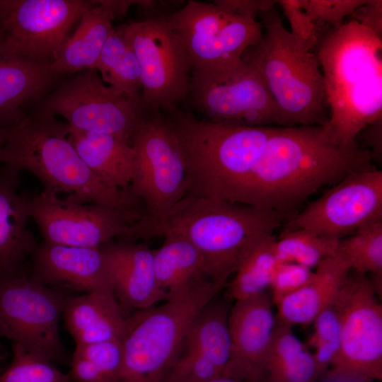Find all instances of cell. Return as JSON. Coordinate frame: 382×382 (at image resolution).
I'll use <instances>...</instances> for the list:
<instances>
[{
  "instance_id": "6da1fadb",
  "label": "cell",
  "mask_w": 382,
  "mask_h": 382,
  "mask_svg": "<svg viewBox=\"0 0 382 382\" xmlns=\"http://www.w3.org/2000/svg\"><path fill=\"white\" fill-rule=\"evenodd\" d=\"M372 160L368 150L346 148L330 141L323 126L274 127L234 202L291 219L312 195L352 173L373 167Z\"/></svg>"
},
{
  "instance_id": "7a4b0ae2",
  "label": "cell",
  "mask_w": 382,
  "mask_h": 382,
  "mask_svg": "<svg viewBox=\"0 0 382 382\" xmlns=\"http://www.w3.org/2000/svg\"><path fill=\"white\" fill-rule=\"evenodd\" d=\"M289 219L270 209L185 195L160 219L134 223L133 239L185 238L202 255L207 278L224 287L250 251Z\"/></svg>"
},
{
  "instance_id": "3957f363",
  "label": "cell",
  "mask_w": 382,
  "mask_h": 382,
  "mask_svg": "<svg viewBox=\"0 0 382 382\" xmlns=\"http://www.w3.org/2000/svg\"><path fill=\"white\" fill-rule=\"evenodd\" d=\"M318 45L329 110L323 132L343 147H358L361 132L382 119L381 36L351 20Z\"/></svg>"
},
{
  "instance_id": "277c9868",
  "label": "cell",
  "mask_w": 382,
  "mask_h": 382,
  "mask_svg": "<svg viewBox=\"0 0 382 382\" xmlns=\"http://www.w3.org/2000/svg\"><path fill=\"white\" fill-rule=\"evenodd\" d=\"M0 162L41 182L44 191L80 204H96L118 211L132 224L142 216L141 202L129 191L105 183L82 160L69 137V125L38 110L9 127L0 149Z\"/></svg>"
},
{
  "instance_id": "5b68a950",
  "label": "cell",
  "mask_w": 382,
  "mask_h": 382,
  "mask_svg": "<svg viewBox=\"0 0 382 382\" xmlns=\"http://www.w3.org/2000/svg\"><path fill=\"white\" fill-rule=\"evenodd\" d=\"M170 114L185 167L186 195L234 202L274 127L216 122L176 108Z\"/></svg>"
},
{
  "instance_id": "8992f818",
  "label": "cell",
  "mask_w": 382,
  "mask_h": 382,
  "mask_svg": "<svg viewBox=\"0 0 382 382\" xmlns=\"http://www.w3.org/2000/svg\"><path fill=\"white\" fill-rule=\"evenodd\" d=\"M259 15L262 37L242 59L261 75L279 110V127L324 126L329 114L316 54L284 26L274 7Z\"/></svg>"
},
{
  "instance_id": "52a82bcc",
  "label": "cell",
  "mask_w": 382,
  "mask_h": 382,
  "mask_svg": "<svg viewBox=\"0 0 382 382\" xmlns=\"http://www.w3.org/2000/svg\"><path fill=\"white\" fill-rule=\"evenodd\" d=\"M222 288L203 278L129 317L120 382H161L193 320Z\"/></svg>"
},
{
  "instance_id": "ba28073f",
  "label": "cell",
  "mask_w": 382,
  "mask_h": 382,
  "mask_svg": "<svg viewBox=\"0 0 382 382\" xmlns=\"http://www.w3.org/2000/svg\"><path fill=\"white\" fill-rule=\"evenodd\" d=\"M206 120L249 127H279V110L261 75L242 58L192 68L188 93Z\"/></svg>"
},
{
  "instance_id": "9c48e42d",
  "label": "cell",
  "mask_w": 382,
  "mask_h": 382,
  "mask_svg": "<svg viewBox=\"0 0 382 382\" xmlns=\"http://www.w3.org/2000/svg\"><path fill=\"white\" fill-rule=\"evenodd\" d=\"M68 291L0 269V337L52 362L70 361L59 334Z\"/></svg>"
},
{
  "instance_id": "30bf717a",
  "label": "cell",
  "mask_w": 382,
  "mask_h": 382,
  "mask_svg": "<svg viewBox=\"0 0 382 382\" xmlns=\"http://www.w3.org/2000/svg\"><path fill=\"white\" fill-rule=\"evenodd\" d=\"M334 304L341 318L337 357L321 382L382 378V306L366 274L349 271Z\"/></svg>"
},
{
  "instance_id": "8fae6325",
  "label": "cell",
  "mask_w": 382,
  "mask_h": 382,
  "mask_svg": "<svg viewBox=\"0 0 382 382\" xmlns=\"http://www.w3.org/2000/svg\"><path fill=\"white\" fill-rule=\"evenodd\" d=\"M137 127L131 144L135 170L129 192L144 205L141 222L162 218L186 195L183 155L171 125L150 111Z\"/></svg>"
},
{
  "instance_id": "7c38bea8",
  "label": "cell",
  "mask_w": 382,
  "mask_h": 382,
  "mask_svg": "<svg viewBox=\"0 0 382 382\" xmlns=\"http://www.w3.org/2000/svg\"><path fill=\"white\" fill-rule=\"evenodd\" d=\"M37 109L62 116L73 129L129 144L146 110L142 100L106 86L96 69L82 71L62 83L39 102Z\"/></svg>"
},
{
  "instance_id": "4fadbf2b",
  "label": "cell",
  "mask_w": 382,
  "mask_h": 382,
  "mask_svg": "<svg viewBox=\"0 0 382 382\" xmlns=\"http://www.w3.org/2000/svg\"><path fill=\"white\" fill-rule=\"evenodd\" d=\"M121 27L140 64L144 107L172 112L187 96L193 68L181 40L167 18L129 21Z\"/></svg>"
},
{
  "instance_id": "5bb4252c",
  "label": "cell",
  "mask_w": 382,
  "mask_h": 382,
  "mask_svg": "<svg viewBox=\"0 0 382 382\" xmlns=\"http://www.w3.org/2000/svg\"><path fill=\"white\" fill-rule=\"evenodd\" d=\"M93 6L83 0H0V46L51 64L73 25Z\"/></svg>"
},
{
  "instance_id": "9a60e30c",
  "label": "cell",
  "mask_w": 382,
  "mask_h": 382,
  "mask_svg": "<svg viewBox=\"0 0 382 382\" xmlns=\"http://www.w3.org/2000/svg\"><path fill=\"white\" fill-rule=\"evenodd\" d=\"M167 19L193 67L238 60L262 35L260 22L232 14L214 3L188 1Z\"/></svg>"
},
{
  "instance_id": "2e32d148",
  "label": "cell",
  "mask_w": 382,
  "mask_h": 382,
  "mask_svg": "<svg viewBox=\"0 0 382 382\" xmlns=\"http://www.w3.org/2000/svg\"><path fill=\"white\" fill-rule=\"evenodd\" d=\"M382 221V171L374 166L347 175L296 213L284 231L304 228L340 239Z\"/></svg>"
},
{
  "instance_id": "e0dca14e",
  "label": "cell",
  "mask_w": 382,
  "mask_h": 382,
  "mask_svg": "<svg viewBox=\"0 0 382 382\" xmlns=\"http://www.w3.org/2000/svg\"><path fill=\"white\" fill-rule=\"evenodd\" d=\"M31 218L44 242L74 247L99 248L117 237L132 239L133 224L113 209L80 204L42 191L33 196Z\"/></svg>"
},
{
  "instance_id": "ac0fdd59",
  "label": "cell",
  "mask_w": 382,
  "mask_h": 382,
  "mask_svg": "<svg viewBox=\"0 0 382 382\" xmlns=\"http://www.w3.org/2000/svg\"><path fill=\"white\" fill-rule=\"evenodd\" d=\"M228 311L216 296L204 306L161 382H206L224 376L231 357Z\"/></svg>"
},
{
  "instance_id": "d6986e66",
  "label": "cell",
  "mask_w": 382,
  "mask_h": 382,
  "mask_svg": "<svg viewBox=\"0 0 382 382\" xmlns=\"http://www.w3.org/2000/svg\"><path fill=\"white\" fill-rule=\"evenodd\" d=\"M268 291L235 301L228 311L231 357L224 376L248 382H263L264 361L274 327Z\"/></svg>"
},
{
  "instance_id": "ffe728a7",
  "label": "cell",
  "mask_w": 382,
  "mask_h": 382,
  "mask_svg": "<svg viewBox=\"0 0 382 382\" xmlns=\"http://www.w3.org/2000/svg\"><path fill=\"white\" fill-rule=\"evenodd\" d=\"M31 257L30 277L41 284L82 294H114L100 247H74L43 242L37 245Z\"/></svg>"
},
{
  "instance_id": "44dd1931",
  "label": "cell",
  "mask_w": 382,
  "mask_h": 382,
  "mask_svg": "<svg viewBox=\"0 0 382 382\" xmlns=\"http://www.w3.org/2000/svg\"><path fill=\"white\" fill-rule=\"evenodd\" d=\"M100 248L122 308L144 310L168 298L156 277L154 250L145 244L114 241Z\"/></svg>"
},
{
  "instance_id": "7402d4cb",
  "label": "cell",
  "mask_w": 382,
  "mask_h": 382,
  "mask_svg": "<svg viewBox=\"0 0 382 382\" xmlns=\"http://www.w3.org/2000/svg\"><path fill=\"white\" fill-rule=\"evenodd\" d=\"M20 173L0 166V269L11 274H23L25 260L38 245L28 228L33 196L18 191Z\"/></svg>"
},
{
  "instance_id": "603a6c76",
  "label": "cell",
  "mask_w": 382,
  "mask_h": 382,
  "mask_svg": "<svg viewBox=\"0 0 382 382\" xmlns=\"http://www.w3.org/2000/svg\"><path fill=\"white\" fill-rule=\"evenodd\" d=\"M55 76L50 64L11 54L0 46V127L20 122L27 105L42 100Z\"/></svg>"
},
{
  "instance_id": "cb8c5ba5",
  "label": "cell",
  "mask_w": 382,
  "mask_h": 382,
  "mask_svg": "<svg viewBox=\"0 0 382 382\" xmlns=\"http://www.w3.org/2000/svg\"><path fill=\"white\" fill-rule=\"evenodd\" d=\"M62 318L76 345L122 341L129 318L112 292H90L71 296Z\"/></svg>"
},
{
  "instance_id": "d4e9b609",
  "label": "cell",
  "mask_w": 382,
  "mask_h": 382,
  "mask_svg": "<svg viewBox=\"0 0 382 382\" xmlns=\"http://www.w3.org/2000/svg\"><path fill=\"white\" fill-rule=\"evenodd\" d=\"M350 270L337 257L321 261L313 279L277 305V322L290 326L307 325L335 301Z\"/></svg>"
},
{
  "instance_id": "484cf974",
  "label": "cell",
  "mask_w": 382,
  "mask_h": 382,
  "mask_svg": "<svg viewBox=\"0 0 382 382\" xmlns=\"http://www.w3.org/2000/svg\"><path fill=\"white\" fill-rule=\"evenodd\" d=\"M69 137L98 178L110 187L129 191L136 162L131 144L113 136L82 132L69 126Z\"/></svg>"
},
{
  "instance_id": "4316f807",
  "label": "cell",
  "mask_w": 382,
  "mask_h": 382,
  "mask_svg": "<svg viewBox=\"0 0 382 382\" xmlns=\"http://www.w3.org/2000/svg\"><path fill=\"white\" fill-rule=\"evenodd\" d=\"M93 2L94 6L83 14L74 34L50 64L55 76L95 69L102 47L113 29L115 16L103 1Z\"/></svg>"
},
{
  "instance_id": "83f0119b",
  "label": "cell",
  "mask_w": 382,
  "mask_h": 382,
  "mask_svg": "<svg viewBox=\"0 0 382 382\" xmlns=\"http://www.w3.org/2000/svg\"><path fill=\"white\" fill-rule=\"evenodd\" d=\"M291 327L276 321L264 361L263 382H316L320 378L313 354Z\"/></svg>"
},
{
  "instance_id": "f1b7e54d",
  "label": "cell",
  "mask_w": 382,
  "mask_h": 382,
  "mask_svg": "<svg viewBox=\"0 0 382 382\" xmlns=\"http://www.w3.org/2000/svg\"><path fill=\"white\" fill-rule=\"evenodd\" d=\"M163 237V244L154 250V264L158 284L168 296L207 277L202 255L187 239L175 234Z\"/></svg>"
},
{
  "instance_id": "f546056e",
  "label": "cell",
  "mask_w": 382,
  "mask_h": 382,
  "mask_svg": "<svg viewBox=\"0 0 382 382\" xmlns=\"http://www.w3.org/2000/svg\"><path fill=\"white\" fill-rule=\"evenodd\" d=\"M276 238L274 235L268 236L243 260L228 284L226 295L229 299H245L269 289L281 263L275 250Z\"/></svg>"
},
{
  "instance_id": "4dcf8cb0",
  "label": "cell",
  "mask_w": 382,
  "mask_h": 382,
  "mask_svg": "<svg viewBox=\"0 0 382 382\" xmlns=\"http://www.w3.org/2000/svg\"><path fill=\"white\" fill-rule=\"evenodd\" d=\"M70 365L72 382H120L121 341L76 345Z\"/></svg>"
},
{
  "instance_id": "1f68e13d",
  "label": "cell",
  "mask_w": 382,
  "mask_h": 382,
  "mask_svg": "<svg viewBox=\"0 0 382 382\" xmlns=\"http://www.w3.org/2000/svg\"><path fill=\"white\" fill-rule=\"evenodd\" d=\"M335 256L350 271L382 277V221L366 224L339 239Z\"/></svg>"
},
{
  "instance_id": "d6a6232c",
  "label": "cell",
  "mask_w": 382,
  "mask_h": 382,
  "mask_svg": "<svg viewBox=\"0 0 382 382\" xmlns=\"http://www.w3.org/2000/svg\"><path fill=\"white\" fill-rule=\"evenodd\" d=\"M339 239L296 228L284 231L276 238L275 250L281 262L316 268L327 257L335 256Z\"/></svg>"
},
{
  "instance_id": "836d02e7",
  "label": "cell",
  "mask_w": 382,
  "mask_h": 382,
  "mask_svg": "<svg viewBox=\"0 0 382 382\" xmlns=\"http://www.w3.org/2000/svg\"><path fill=\"white\" fill-rule=\"evenodd\" d=\"M0 382H72L68 373L57 369L47 359L30 353L13 344V359L0 375Z\"/></svg>"
},
{
  "instance_id": "e575fe53",
  "label": "cell",
  "mask_w": 382,
  "mask_h": 382,
  "mask_svg": "<svg viewBox=\"0 0 382 382\" xmlns=\"http://www.w3.org/2000/svg\"><path fill=\"white\" fill-rule=\"evenodd\" d=\"M313 323L315 346L313 354L321 378L335 360L340 348L341 318L334 303L320 312Z\"/></svg>"
},
{
  "instance_id": "d590c367",
  "label": "cell",
  "mask_w": 382,
  "mask_h": 382,
  "mask_svg": "<svg viewBox=\"0 0 382 382\" xmlns=\"http://www.w3.org/2000/svg\"><path fill=\"white\" fill-rule=\"evenodd\" d=\"M368 0H299L302 8L311 20L325 23L337 29L342 26L344 19L353 13Z\"/></svg>"
},
{
  "instance_id": "8d00e7d4",
  "label": "cell",
  "mask_w": 382,
  "mask_h": 382,
  "mask_svg": "<svg viewBox=\"0 0 382 382\" xmlns=\"http://www.w3.org/2000/svg\"><path fill=\"white\" fill-rule=\"evenodd\" d=\"M103 81L134 100H142L141 67L130 45L122 59L108 73Z\"/></svg>"
},
{
  "instance_id": "74e56055",
  "label": "cell",
  "mask_w": 382,
  "mask_h": 382,
  "mask_svg": "<svg viewBox=\"0 0 382 382\" xmlns=\"http://www.w3.org/2000/svg\"><path fill=\"white\" fill-rule=\"evenodd\" d=\"M315 271L292 262H281L277 267L269 287L274 305L286 296L298 291L314 277Z\"/></svg>"
},
{
  "instance_id": "f35d334b",
  "label": "cell",
  "mask_w": 382,
  "mask_h": 382,
  "mask_svg": "<svg viewBox=\"0 0 382 382\" xmlns=\"http://www.w3.org/2000/svg\"><path fill=\"white\" fill-rule=\"evenodd\" d=\"M290 25L291 34L311 50L319 41L317 25L300 5L299 0L277 1Z\"/></svg>"
},
{
  "instance_id": "ab89813d",
  "label": "cell",
  "mask_w": 382,
  "mask_h": 382,
  "mask_svg": "<svg viewBox=\"0 0 382 382\" xmlns=\"http://www.w3.org/2000/svg\"><path fill=\"white\" fill-rule=\"evenodd\" d=\"M129 47L122 27L113 28L102 47L95 67L96 70L100 71L102 81L122 59Z\"/></svg>"
},
{
  "instance_id": "60d3db41",
  "label": "cell",
  "mask_w": 382,
  "mask_h": 382,
  "mask_svg": "<svg viewBox=\"0 0 382 382\" xmlns=\"http://www.w3.org/2000/svg\"><path fill=\"white\" fill-rule=\"evenodd\" d=\"M277 1L271 0H222L214 1L219 7L242 17L255 19L257 14L274 7Z\"/></svg>"
},
{
  "instance_id": "b9f144b4",
  "label": "cell",
  "mask_w": 382,
  "mask_h": 382,
  "mask_svg": "<svg viewBox=\"0 0 382 382\" xmlns=\"http://www.w3.org/2000/svg\"><path fill=\"white\" fill-rule=\"evenodd\" d=\"M353 20L369 28L378 35L382 34V1L368 0L352 14Z\"/></svg>"
},
{
  "instance_id": "7bdbcfd3",
  "label": "cell",
  "mask_w": 382,
  "mask_h": 382,
  "mask_svg": "<svg viewBox=\"0 0 382 382\" xmlns=\"http://www.w3.org/2000/svg\"><path fill=\"white\" fill-rule=\"evenodd\" d=\"M381 120H378L369 125L364 129L367 130L366 140L372 149L371 152L373 159L378 158L381 152Z\"/></svg>"
},
{
  "instance_id": "ee69618b",
  "label": "cell",
  "mask_w": 382,
  "mask_h": 382,
  "mask_svg": "<svg viewBox=\"0 0 382 382\" xmlns=\"http://www.w3.org/2000/svg\"><path fill=\"white\" fill-rule=\"evenodd\" d=\"M206 382H248V381L222 376L217 377L216 378L212 379Z\"/></svg>"
},
{
  "instance_id": "f6af8a7d",
  "label": "cell",
  "mask_w": 382,
  "mask_h": 382,
  "mask_svg": "<svg viewBox=\"0 0 382 382\" xmlns=\"http://www.w3.org/2000/svg\"><path fill=\"white\" fill-rule=\"evenodd\" d=\"M8 131L9 127H0V149L7 139Z\"/></svg>"
}]
</instances>
